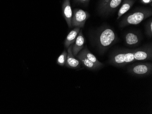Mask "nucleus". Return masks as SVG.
Returning <instances> with one entry per match:
<instances>
[{"instance_id":"nucleus-13","label":"nucleus","mask_w":152,"mask_h":114,"mask_svg":"<svg viewBox=\"0 0 152 114\" xmlns=\"http://www.w3.org/2000/svg\"><path fill=\"white\" fill-rule=\"evenodd\" d=\"M79 53L81 54L83 56H84L85 57L87 58L88 60L94 63L96 65L100 66L101 68H103V66H104L103 63L99 62L96 57L95 56L90 52L89 50L88 49L87 47L86 46L83 48Z\"/></svg>"},{"instance_id":"nucleus-15","label":"nucleus","mask_w":152,"mask_h":114,"mask_svg":"<svg viewBox=\"0 0 152 114\" xmlns=\"http://www.w3.org/2000/svg\"><path fill=\"white\" fill-rule=\"evenodd\" d=\"M67 55V51L64 50L58 57L57 60V63L60 66H64L66 62Z\"/></svg>"},{"instance_id":"nucleus-6","label":"nucleus","mask_w":152,"mask_h":114,"mask_svg":"<svg viewBox=\"0 0 152 114\" xmlns=\"http://www.w3.org/2000/svg\"><path fill=\"white\" fill-rule=\"evenodd\" d=\"M123 0H102L99 6V12L107 15L112 12L120 5Z\"/></svg>"},{"instance_id":"nucleus-14","label":"nucleus","mask_w":152,"mask_h":114,"mask_svg":"<svg viewBox=\"0 0 152 114\" xmlns=\"http://www.w3.org/2000/svg\"><path fill=\"white\" fill-rule=\"evenodd\" d=\"M134 3V0H124L122 6L118 10L117 20H119L122 16L129 11Z\"/></svg>"},{"instance_id":"nucleus-5","label":"nucleus","mask_w":152,"mask_h":114,"mask_svg":"<svg viewBox=\"0 0 152 114\" xmlns=\"http://www.w3.org/2000/svg\"><path fill=\"white\" fill-rule=\"evenodd\" d=\"M90 15L86 11L80 9H74L72 13V26L74 28H83Z\"/></svg>"},{"instance_id":"nucleus-7","label":"nucleus","mask_w":152,"mask_h":114,"mask_svg":"<svg viewBox=\"0 0 152 114\" xmlns=\"http://www.w3.org/2000/svg\"><path fill=\"white\" fill-rule=\"evenodd\" d=\"M72 45H71L67 48V57L65 65L70 68L77 69L81 67L82 64L78 59L76 58L75 57L73 56L72 50Z\"/></svg>"},{"instance_id":"nucleus-17","label":"nucleus","mask_w":152,"mask_h":114,"mask_svg":"<svg viewBox=\"0 0 152 114\" xmlns=\"http://www.w3.org/2000/svg\"><path fill=\"white\" fill-rule=\"evenodd\" d=\"M74 1L77 4H86L90 1V0H74Z\"/></svg>"},{"instance_id":"nucleus-10","label":"nucleus","mask_w":152,"mask_h":114,"mask_svg":"<svg viewBox=\"0 0 152 114\" xmlns=\"http://www.w3.org/2000/svg\"><path fill=\"white\" fill-rule=\"evenodd\" d=\"M125 41L129 46H136L138 45L141 41V36L139 33L134 31L128 32L125 35Z\"/></svg>"},{"instance_id":"nucleus-18","label":"nucleus","mask_w":152,"mask_h":114,"mask_svg":"<svg viewBox=\"0 0 152 114\" xmlns=\"http://www.w3.org/2000/svg\"><path fill=\"white\" fill-rule=\"evenodd\" d=\"M141 2L143 4H150L152 6V0H140Z\"/></svg>"},{"instance_id":"nucleus-16","label":"nucleus","mask_w":152,"mask_h":114,"mask_svg":"<svg viewBox=\"0 0 152 114\" xmlns=\"http://www.w3.org/2000/svg\"><path fill=\"white\" fill-rule=\"evenodd\" d=\"M145 32L148 37H152V19L148 22L145 25Z\"/></svg>"},{"instance_id":"nucleus-4","label":"nucleus","mask_w":152,"mask_h":114,"mask_svg":"<svg viewBox=\"0 0 152 114\" xmlns=\"http://www.w3.org/2000/svg\"><path fill=\"white\" fill-rule=\"evenodd\" d=\"M128 72L134 76H142L151 75L152 73V63L150 62L134 63L127 68Z\"/></svg>"},{"instance_id":"nucleus-12","label":"nucleus","mask_w":152,"mask_h":114,"mask_svg":"<svg viewBox=\"0 0 152 114\" xmlns=\"http://www.w3.org/2000/svg\"><path fill=\"white\" fill-rule=\"evenodd\" d=\"M80 30V28L76 27L68 33L64 41V46L67 49L68 47L74 43Z\"/></svg>"},{"instance_id":"nucleus-8","label":"nucleus","mask_w":152,"mask_h":114,"mask_svg":"<svg viewBox=\"0 0 152 114\" xmlns=\"http://www.w3.org/2000/svg\"><path fill=\"white\" fill-rule=\"evenodd\" d=\"M62 12L63 16L66 21L68 27L72 28V19L73 12L71 6L70 0H64L62 5Z\"/></svg>"},{"instance_id":"nucleus-11","label":"nucleus","mask_w":152,"mask_h":114,"mask_svg":"<svg viewBox=\"0 0 152 114\" xmlns=\"http://www.w3.org/2000/svg\"><path fill=\"white\" fill-rule=\"evenodd\" d=\"M76 57L80 61L83 66L87 69L91 70H97L102 68L100 66L92 62L80 53H78V54L76 56Z\"/></svg>"},{"instance_id":"nucleus-3","label":"nucleus","mask_w":152,"mask_h":114,"mask_svg":"<svg viewBox=\"0 0 152 114\" xmlns=\"http://www.w3.org/2000/svg\"><path fill=\"white\" fill-rule=\"evenodd\" d=\"M117 39L113 30L109 27H105L98 34L96 42L101 51L104 52L117 41Z\"/></svg>"},{"instance_id":"nucleus-1","label":"nucleus","mask_w":152,"mask_h":114,"mask_svg":"<svg viewBox=\"0 0 152 114\" xmlns=\"http://www.w3.org/2000/svg\"><path fill=\"white\" fill-rule=\"evenodd\" d=\"M152 60L151 44L133 50L118 49L111 53L108 60L109 64L117 68H123L129 64L137 61H149Z\"/></svg>"},{"instance_id":"nucleus-9","label":"nucleus","mask_w":152,"mask_h":114,"mask_svg":"<svg viewBox=\"0 0 152 114\" xmlns=\"http://www.w3.org/2000/svg\"><path fill=\"white\" fill-rule=\"evenodd\" d=\"M85 42V38L83 35L82 30H80L75 42L72 44V54L74 57H76L78 53L84 48Z\"/></svg>"},{"instance_id":"nucleus-2","label":"nucleus","mask_w":152,"mask_h":114,"mask_svg":"<svg viewBox=\"0 0 152 114\" xmlns=\"http://www.w3.org/2000/svg\"><path fill=\"white\" fill-rule=\"evenodd\" d=\"M152 10L148 8L137 9L126 15L119 23L121 28L131 25H137L144 20L152 16Z\"/></svg>"}]
</instances>
